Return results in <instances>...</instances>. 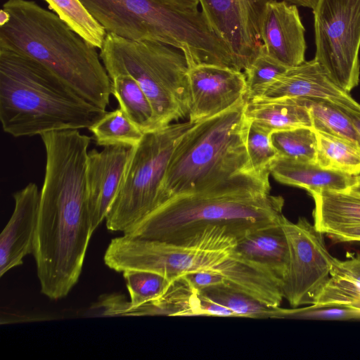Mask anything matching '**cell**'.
<instances>
[{
	"label": "cell",
	"instance_id": "52a82bcc",
	"mask_svg": "<svg viewBox=\"0 0 360 360\" xmlns=\"http://www.w3.org/2000/svg\"><path fill=\"white\" fill-rule=\"evenodd\" d=\"M100 57L110 78L127 75L138 82L153 109L155 130L188 115L189 65L181 50L107 32Z\"/></svg>",
	"mask_w": 360,
	"mask_h": 360
},
{
	"label": "cell",
	"instance_id": "74e56055",
	"mask_svg": "<svg viewBox=\"0 0 360 360\" xmlns=\"http://www.w3.org/2000/svg\"><path fill=\"white\" fill-rule=\"evenodd\" d=\"M162 3L186 8H197L199 0H157Z\"/></svg>",
	"mask_w": 360,
	"mask_h": 360
},
{
	"label": "cell",
	"instance_id": "8fae6325",
	"mask_svg": "<svg viewBox=\"0 0 360 360\" xmlns=\"http://www.w3.org/2000/svg\"><path fill=\"white\" fill-rule=\"evenodd\" d=\"M280 222L289 249L283 298L292 308L314 304L330 278L335 258L326 249L323 234L305 218L293 223L283 214Z\"/></svg>",
	"mask_w": 360,
	"mask_h": 360
},
{
	"label": "cell",
	"instance_id": "4316f807",
	"mask_svg": "<svg viewBox=\"0 0 360 360\" xmlns=\"http://www.w3.org/2000/svg\"><path fill=\"white\" fill-rule=\"evenodd\" d=\"M98 146L124 145L136 147L144 133L120 108L106 112L89 128Z\"/></svg>",
	"mask_w": 360,
	"mask_h": 360
},
{
	"label": "cell",
	"instance_id": "836d02e7",
	"mask_svg": "<svg viewBox=\"0 0 360 360\" xmlns=\"http://www.w3.org/2000/svg\"><path fill=\"white\" fill-rule=\"evenodd\" d=\"M270 134L268 130L250 122L246 139L249 167L259 174L269 172V165L277 157Z\"/></svg>",
	"mask_w": 360,
	"mask_h": 360
},
{
	"label": "cell",
	"instance_id": "44dd1931",
	"mask_svg": "<svg viewBox=\"0 0 360 360\" xmlns=\"http://www.w3.org/2000/svg\"><path fill=\"white\" fill-rule=\"evenodd\" d=\"M246 118L270 132L312 127L310 112L303 98L285 97L246 101Z\"/></svg>",
	"mask_w": 360,
	"mask_h": 360
},
{
	"label": "cell",
	"instance_id": "f546056e",
	"mask_svg": "<svg viewBox=\"0 0 360 360\" xmlns=\"http://www.w3.org/2000/svg\"><path fill=\"white\" fill-rule=\"evenodd\" d=\"M122 273L130 295V302L126 300V303L131 307L159 298L176 280L148 271L128 270Z\"/></svg>",
	"mask_w": 360,
	"mask_h": 360
},
{
	"label": "cell",
	"instance_id": "30bf717a",
	"mask_svg": "<svg viewBox=\"0 0 360 360\" xmlns=\"http://www.w3.org/2000/svg\"><path fill=\"white\" fill-rule=\"evenodd\" d=\"M313 14L314 59L349 93L359 82L360 0H318Z\"/></svg>",
	"mask_w": 360,
	"mask_h": 360
},
{
	"label": "cell",
	"instance_id": "ffe728a7",
	"mask_svg": "<svg viewBox=\"0 0 360 360\" xmlns=\"http://www.w3.org/2000/svg\"><path fill=\"white\" fill-rule=\"evenodd\" d=\"M270 174L283 184L300 187L309 193L321 190L348 191L356 176L277 156L269 165Z\"/></svg>",
	"mask_w": 360,
	"mask_h": 360
},
{
	"label": "cell",
	"instance_id": "83f0119b",
	"mask_svg": "<svg viewBox=\"0 0 360 360\" xmlns=\"http://www.w3.org/2000/svg\"><path fill=\"white\" fill-rule=\"evenodd\" d=\"M277 156L299 162L316 163L318 142L312 127H298L271 132Z\"/></svg>",
	"mask_w": 360,
	"mask_h": 360
},
{
	"label": "cell",
	"instance_id": "5b68a950",
	"mask_svg": "<svg viewBox=\"0 0 360 360\" xmlns=\"http://www.w3.org/2000/svg\"><path fill=\"white\" fill-rule=\"evenodd\" d=\"M245 98L196 122L183 136L171 156L158 207L174 196L200 191L252 170L246 146L250 121L245 115Z\"/></svg>",
	"mask_w": 360,
	"mask_h": 360
},
{
	"label": "cell",
	"instance_id": "ba28073f",
	"mask_svg": "<svg viewBox=\"0 0 360 360\" xmlns=\"http://www.w3.org/2000/svg\"><path fill=\"white\" fill-rule=\"evenodd\" d=\"M196 122L170 124L144 133L134 147L120 188L105 218L110 231L125 232L153 211L172 153Z\"/></svg>",
	"mask_w": 360,
	"mask_h": 360
},
{
	"label": "cell",
	"instance_id": "ac0fdd59",
	"mask_svg": "<svg viewBox=\"0 0 360 360\" xmlns=\"http://www.w3.org/2000/svg\"><path fill=\"white\" fill-rule=\"evenodd\" d=\"M214 271L224 285L243 292L269 308L280 307L283 298L282 281L258 264L233 252Z\"/></svg>",
	"mask_w": 360,
	"mask_h": 360
},
{
	"label": "cell",
	"instance_id": "2e32d148",
	"mask_svg": "<svg viewBox=\"0 0 360 360\" xmlns=\"http://www.w3.org/2000/svg\"><path fill=\"white\" fill-rule=\"evenodd\" d=\"M285 97L322 99L341 110L360 112V104L337 86L314 58L288 68L252 99Z\"/></svg>",
	"mask_w": 360,
	"mask_h": 360
},
{
	"label": "cell",
	"instance_id": "484cf974",
	"mask_svg": "<svg viewBox=\"0 0 360 360\" xmlns=\"http://www.w3.org/2000/svg\"><path fill=\"white\" fill-rule=\"evenodd\" d=\"M49 8L89 44L101 49L107 34L80 0H44Z\"/></svg>",
	"mask_w": 360,
	"mask_h": 360
},
{
	"label": "cell",
	"instance_id": "e575fe53",
	"mask_svg": "<svg viewBox=\"0 0 360 360\" xmlns=\"http://www.w3.org/2000/svg\"><path fill=\"white\" fill-rule=\"evenodd\" d=\"M190 288L197 292L224 285L221 275L214 271H197L181 276Z\"/></svg>",
	"mask_w": 360,
	"mask_h": 360
},
{
	"label": "cell",
	"instance_id": "8992f818",
	"mask_svg": "<svg viewBox=\"0 0 360 360\" xmlns=\"http://www.w3.org/2000/svg\"><path fill=\"white\" fill-rule=\"evenodd\" d=\"M107 32L134 40L158 41L181 50L190 64L216 50L219 38L198 8L157 0H80Z\"/></svg>",
	"mask_w": 360,
	"mask_h": 360
},
{
	"label": "cell",
	"instance_id": "7402d4cb",
	"mask_svg": "<svg viewBox=\"0 0 360 360\" xmlns=\"http://www.w3.org/2000/svg\"><path fill=\"white\" fill-rule=\"evenodd\" d=\"M314 201V226L323 234L360 225V194L348 191L321 190L309 193Z\"/></svg>",
	"mask_w": 360,
	"mask_h": 360
},
{
	"label": "cell",
	"instance_id": "603a6c76",
	"mask_svg": "<svg viewBox=\"0 0 360 360\" xmlns=\"http://www.w3.org/2000/svg\"><path fill=\"white\" fill-rule=\"evenodd\" d=\"M314 304L335 305L360 311V257L335 259L330 278Z\"/></svg>",
	"mask_w": 360,
	"mask_h": 360
},
{
	"label": "cell",
	"instance_id": "e0dca14e",
	"mask_svg": "<svg viewBox=\"0 0 360 360\" xmlns=\"http://www.w3.org/2000/svg\"><path fill=\"white\" fill-rule=\"evenodd\" d=\"M13 214L0 235V276L23 263L32 254L37 228L40 192L28 184L13 195Z\"/></svg>",
	"mask_w": 360,
	"mask_h": 360
},
{
	"label": "cell",
	"instance_id": "d6986e66",
	"mask_svg": "<svg viewBox=\"0 0 360 360\" xmlns=\"http://www.w3.org/2000/svg\"><path fill=\"white\" fill-rule=\"evenodd\" d=\"M233 252L264 267L283 285L288 270L289 249L280 221L248 233L238 240Z\"/></svg>",
	"mask_w": 360,
	"mask_h": 360
},
{
	"label": "cell",
	"instance_id": "60d3db41",
	"mask_svg": "<svg viewBox=\"0 0 360 360\" xmlns=\"http://www.w3.org/2000/svg\"><path fill=\"white\" fill-rule=\"evenodd\" d=\"M349 190L360 194V175L356 176L355 181Z\"/></svg>",
	"mask_w": 360,
	"mask_h": 360
},
{
	"label": "cell",
	"instance_id": "5bb4252c",
	"mask_svg": "<svg viewBox=\"0 0 360 360\" xmlns=\"http://www.w3.org/2000/svg\"><path fill=\"white\" fill-rule=\"evenodd\" d=\"M134 147L114 145L88 152L86 180L92 231L105 219L122 185Z\"/></svg>",
	"mask_w": 360,
	"mask_h": 360
},
{
	"label": "cell",
	"instance_id": "cb8c5ba5",
	"mask_svg": "<svg viewBox=\"0 0 360 360\" xmlns=\"http://www.w3.org/2000/svg\"><path fill=\"white\" fill-rule=\"evenodd\" d=\"M110 80L111 94L127 117L143 133L155 130L153 109L138 82L127 75H116Z\"/></svg>",
	"mask_w": 360,
	"mask_h": 360
},
{
	"label": "cell",
	"instance_id": "9a60e30c",
	"mask_svg": "<svg viewBox=\"0 0 360 360\" xmlns=\"http://www.w3.org/2000/svg\"><path fill=\"white\" fill-rule=\"evenodd\" d=\"M305 29L297 6L285 0L269 2L260 23L263 51L290 68L305 61Z\"/></svg>",
	"mask_w": 360,
	"mask_h": 360
},
{
	"label": "cell",
	"instance_id": "4fadbf2b",
	"mask_svg": "<svg viewBox=\"0 0 360 360\" xmlns=\"http://www.w3.org/2000/svg\"><path fill=\"white\" fill-rule=\"evenodd\" d=\"M191 105L189 121L218 115L245 98L247 87L244 72L214 65L189 67Z\"/></svg>",
	"mask_w": 360,
	"mask_h": 360
},
{
	"label": "cell",
	"instance_id": "3957f363",
	"mask_svg": "<svg viewBox=\"0 0 360 360\" xmlns=\"http://www.w3.org/2000/svg\"><path fill=\"white\" fill-rule=\"evenodd\" d=\"M10 20L0 26V49L29 56L98 108L109 105L111 80L96 48L55 13L31 0H7Z\"/></svg>",
	"mask_w": 360,
	"mask_h": 360
},
{
	"label": "cell",
	"instance_id": "6da1fadb",
	"mask_svg": "<svg viewBox=\"0 0 360 360\" xmlns=\"http://www.w3.org/2000/svg\"><path fill=\"white\" fill-rule=\"evenodd\" d=\"M40 136L46 170L32 254L41 292L59 300L77 283L93 233L86 180L91 138L78 129Z\"/></svg>",
	"mask_w": 360,
	"mask_h": 360
},
{
	"label": "cell",
	"instance_id": "f35d334b",
	"mask_svg": "<svg viewBox=\"0 0 360 360\" xmlns=\"http://www.w3.org/2000/svg\"><path fill=\"white\" fill-rule=\"evenodd\" d=\"M347 115L349 117L352 121V123L356 129L358 135L360 137V112H351L347 110H344Z\"/></svg>",
	"mask_w": 360,
	"mask_h": 360
},
{
	"label": "cell",
	"instance_id": "d590c367",
	"mask_svg": "<svg viewBox=\"0 0 360 360\" xmlns=\"http://www.w3.org/2000/svg\"><path fill=\"white\" fill-rule=\"evenodd\" d=\"M199 299L201 316L236 317L235 314L229 309L209 299L201 292H199Z\"/></svg>",
	"mask_w": 360,
	"mask_h": 360
},
{
	"label": "cell",
	"instance_id": "4dcf8cb0",
	"mask_svg": "<svg viewBox=\"0 0 360 360\" xmlns=\"http://www.w3.org/2000/svg\"><path fill=\"white\" fill-rule=\"evenodd\" d=\"M199 292L229 309L236 317L269 319L271 308L226 285L208 288Z\"/></svg>",
	"mask_w": 360,
	"mask_h": 360
},
{
	"label": "cell",
	"instance_id": "9c48e42d",
	"mask_svg": "<svg viewBox=\"0 0 360 360\" xmlns=\"http://www.w3.org/2000/svg\"><path fill=\"white\" fill-rule=\"evenodd\" d=\"M237 240L184 245L123 235L111 240L103 260L117 272L141 270L177 279L197 271H212L230 255Z\"/></svg>",
	"mask_w": 360,
	"mask_h": 360
},
{
	"label": "cell",
	"instance_id": "277c9868",
	"mask_svg": "<svg viewBox=\"0 0 360 360\" xmlns=\"http://www.w3.org/2000/svg\"><path fill=\"white\" fill-rule=\"evenodd\" d=\"M105 112L41 63L0 49V120L6 133L21 137L89 129Z\"/></svg>",
	"mask_w": 360,
	"mask_h": 360
},
{
	"label": "cell",
	"instance_id": "1f68e13d",
	"mask_svg": "<svg viewBox=\"0 0 360 360\" xmlns=\"http://www.w3.org/2000/svg\"><path fill=\"white\" fill-rule=\"evenodd\" d=\"M269 319L304 320H352L360 319V311L350 307L335 305H317L302 308H271Z\"/></svg>",
	"mask_w": 360,
	"mask_h": 360
},
{
	"label": "cell",
	"instance_id": "8d00e7d4",
	"mask_svg": "<svg viewBox=\"0 0 360 360\" xmlns=\"http://www.w3.org/2000/svg\"><path fill=\"white\" fill-rule=\"evenodd\" d=\"M328 236L336 242L360 241V225L342 228Z\"/></svg>",
	"mask_w": 360,
	"mask_h": 360
},
{
	"label": "cell",
	"instance_id": "7a4b0ae2",
	"mask_svg": "<svg viewBox=\"0 0 360 360\" xmlns=\"http://www.w3.org/2000/svg\"><path fill=\"white\" fill-rule=\"evenodd\" d=\"M270 173L241 172L204 190L174 196L124 235L184 245L221 240L226 230L237 239L280 221L284 200L270 194Z\"/></svg>",
	"mask_w": 360,
	"mask_h": 360
},
{
	"label": "cell",
	"instance_id": "f1b7e54d",
	"mask_svg": "<svg viewBox=\"0 0 360 360\" xmlns=\"http://www.w3.org/2000/svg\"><path fill=\"white\" fill-rule=\"evenodd\" d=\"M303 98L310 112L315 130L347 139L360 146V137L344 111L325 100Z\"/></svg>",
	"mask_w": 360,
	"mask_h": 360
},
{
	"label": "cell",
	"instance_id": "7c38bea8",
	"mask_svg": "<svg viewBox=\"0 0 360 360\" xmlns=\"http://www.w3.org/2000/svg\"><path fill=\"white\" fill-rule=\"evenodd\" d=\"M275 0H199L213 30L229 46L240 71H245L260 54L263 44L260 23L266 5ZM314 8L318 0H285Z\"/></svg>",
	"mask_w": 360,
	"mask_h": 360
},
{
	"label": "cell",
	"instance_id": "ab89813d",
	"mask_svg": "<svg viewBox=\"0 0 360 360\" xmlns=\"http://www.w3.org/2000/svg\"><path fill=\"white\" fill-rule=\"evenodd\" d=\"M10 20V14L2 8L0 11V26L5 25Z\"/></svg>",
	"mask_w": 360,
	"mask_h": 360
},
{
	"label": "cell",
	"instance_id": "d4e9b609",
	"mask_svg": "<svg viewBox=\"0 0 360 360\" xmlns=\"http://www.w3.org/2000/svg\"><path fill=\"white\" fill-rule=\"evenodd\" d=\"M315 131L318 142L317 165L353 176L360 174V146L358 144L340 136Z\"/></svg>",
	"mask_w": 360,
	"mask_h": 360
},
{
	"label": "cell",
	"instance_id": "d6a6232c",
	"mask_svg": "<svg viewBox=\"0 0 360 360\" xmlns=\"http://www.w3.org/2000/svg\"><path fill=\"white\" fill-rule=\"evenodd\" d=\"M288 68L284 66L263 50L243 71L246 77L245 100L255 97L263 89L283 74Z\"/></svg>",
	"mask_w": 360,
	"mask_h": 360
}]
</instances>
